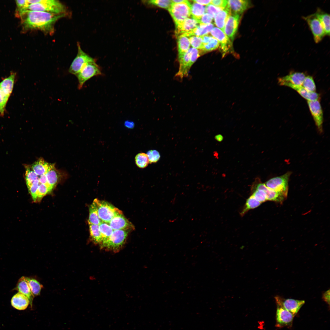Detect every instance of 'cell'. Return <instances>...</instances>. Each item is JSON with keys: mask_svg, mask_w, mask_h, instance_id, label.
<instances>
[{"mask_svg": "<svg viewBox=\"0 0 330 330\" xmlns=\"http://www.w3.org/2000/svg\"><path fill=\"white\" fill-rule=\"evenodd\" d=\"M65 15L26 10L19 14L17 16L21 18L24 31L38 30L51 34L54 32L56 22Z\"/></svg>", "mask_w": 330, "mask_h": 330, "instance_id": "obj_1", "label": "cell"}, {"mask_svg": "<svg viewBox=\"0 0 330 330\" xmlns=\"http://www.w3.org/2000/svg\"><path fill=\"white\" fill-rule=\"evenodd\" d=\"M27 10L47 12L55 14H66V8L56 0H28Z\"/></svg>", "mask_w": 330, "mask_h": 330, "instance_id": "obj_2", "label": "cell"}, {"mask_svg": "<svg viewBox=\"0 0 330 330\" xmlns=\"http://www.w3.org/2000/svg\"><path fill=\"white\" fill-rule=\"evenodd\" d=\"M128 233L127 230H114L108 239L100 246V248L107 251L117 252L124 244Z\"/></svg>", "mask_w": 330, "mask_h": 330, "instance_id": "obj_3", "label": "cell"}, {"mask_svg": "<svg viewBox=\"0 0 330 330\" xmlns=\"http://www.w3.org/2000/svg\"><path fill=\"white\" fill-rule=\"evenodd\" d=\"M175 25H178L191 15V5L187 0L178 3H173L168 9Z\"/></svg>", "mask_w": 330, "mask_h": 330, "instance_id": "obj_4", "label": "cell"}, {"mask_svg": "<svg viewBox=\"0 0 330 330\" xmlns=\"http://www.w3.org/2000/svg\"><path fill=\"white\" fill-rule=\"evenodd\" d=\"M96 204L99 217L102 222L108 223L112 218L122 211L111 204L97 199L94 200Z\"/></svg>", "mask_w": 330, "mask_h": 330, "instance_id": "obj_5", "label": "cell"}, {"mask_svg": "<svg viewBox=\"0 0 330 330\" xmlns=\"http://www.w3.org/2000/svg\"><path fill=\"white\" fill-rule=\"evenodd\" d=\"M101 73L100 68L94 59L88 62L76 76L79 82L78 89H81L84 83L90 79L101 75Z\"/></svg>", "mask_w": 330, "mask_h": 330, "instance_id": "obj_6", "label": "cell"}, {"mask_svg": "<svg viewBox=\"0 0 330 330\" xmlns=\"http://www.w3.org/2000/svg\"><path fill=\"white\" fill-rule=\"evenodd\" d=\"M291 174L290 171L279 176L270 178L265 184L269 188L280 193L287 196L288 190V181Z\"/></svg>", "mask_w": 330, "mask_h": 330, "instance_id": "obj_7", "label": "cell"}, {"mask_svg": "<svg viewBox=\"0 0 330 330\" xmlns=\"http://www.w3.org/2000/svg\"><path fill=\"white\" fill-rule=\"evenodd\" d=\"M302 18L310 28L315 42L316 43L320 42L326 35L320 21L315 13L303 16Z\"/></svg>", "mask_w": 330, "mask_h": 330, "instance_id": "obj_8", "label": "cell"}, {"mask_svg": "<svg viewBox=\"0 0 330 330\" xmlns=\"http://www.w3.org/2000/svg\"><path fill=\"white\" fill-rule=\"evenodd\" d=\"M78 53L68 70L71 74L77 76L82 67L88 62L94 59L85 53L77 43Z\"/></svg>", "mask_w": 330, "mask_h": 330, "instance_id": "obj_9", "label": "cell"}, {"mask_svg": "<svg viewBox=\"0 0 330 330\" xmlns=\"http://www.w3.org/2000/svg\"><path fill=\"white\" fill-rule=\"evenodd\" d=\"M307 104L311 114L318 131L323 132V112L319 101H307Z\"/></svg>", "mask_w": 330, "mask_h": 330, "instance_id": "obj_10", "label": "cell"}, {"mask_svg": "<svg viewBox=\"0 0 330 330\" xmlns=\"http://www.w3.org/2000/svg\"><path fill=\"white\" fill-rule=\"evenodd\" d=\"M178 60L179 68L175 77L177 79L181 81L183 78L188 76L189 70L193 64L189 50L185 53L178 55Z\"/></svg>", "mask_w": 330, "mask_h": 330, "instance_id": "obj_11", "label": "cell"}, {"mask_svg": "<svg viewBox=\"0 0 330 330\" xmlns=\"http://www.w3.org/2000/svg\"><path fill=\"white\" fill-rule=\"evenodd\" d=\"M275 299L277 304L281 306L294 316L305 303L304 300L284 299L279 296H276Z\"/></svg>", "mask_w": 330, "mask_h": 330, "instance_id": "obj_12", "label": "cell"}, {"mask_svg": "<svg viewBox=\"0 0 330 330\" xmlns=\"http://www.w3.org/2000/svg\"><path fill=\"white\" fill-rule=\"evenodd\" d=\"M276 326L277 328L290 327L295 316L280 305L277 304Z\"/></svg>", "mask_w": 330, "mask_h": 330, "instance_id": "obj_13", "label": "cell"}, {"mask_svg": "<svg viewBox=\"0 0 330 330\" xmlns=\"http://www.w3.org/2000/svg\"><path fill=\"white\" fill-rule=\"evenodd\" d=\"M213 37L217 39L220 44V48L223 56L229 53L232 47V43L229 38L221 29L214 28L210 31Z\"/></svg>", "mask_w": 330, "mask_h": 330, "instance_id": "obj_14", "label": "cell"}, {"mask_svg": "<svg viewBox=\"0 0 330 330\" xmlns=\"http://www.w3.org/2000/svg\"><path fill=\"white\" fill-rule=\"evenodd\" d=\"M256 183L253 189L263 190L266 193L267 200L272 201L281 204L287 197L282 193L269 188L265 184L259 181Z\"/></svg>", "mask_w": 330, "mask_h": 330, "instance_id": "obj_15", "label": "cell"}, {"mask_svg": "<svg viewBox=\"0 0 330 330\" xmlns=\"http://www.w3.org/2000/svg\"><path fill=\"white\" fill-rule=\"evenodd\" d=\"M240 17L239 15L231 14L225 25L223 32L232 41L233 40L237 33Z\"/></svg>", "mask_w": 330, "mask_h": 330, "instance_id": "obj_16", "label": "cell"}, {"mask_svg": "<svg viewBox=\"0 0 330 330\" xmlns=\"http://www.w3.org/2000/svg\"><path fill=\"white\" fill-rule=\"evenodd\" d=\"M306 76L303 72H293L282 77L279 78L278 82L280 86H285L287 84H290L298 86H302Z\"/></svg>", "mask_w": 330, "mask_h": 330, "instance_id": "obj_17", "label": "cell"}, {"mask_svg": "<svg viewBox=\"0 0 330 330\" xmlns=\"http://www.w3.org/2000/svg\"><path fill=\"white\" fill-rule=\"evenodd\" d=\"M108 224L113 230H127L133 228L132 224L124 217L122 213L114 216Z\"/></svg>", "mask_w": 330, "mask_h": 330, "instance_id": "obj_18", "label": "cell"}, {"mask_svg": "<svg viewBox=\"0 0 330 330\" xmlns=\"http://www.w3.org/2000/svg\"><path fill=\"white\" fill-rule=\"evenodd\" d=\"M250 5L249 1L227 0V7L230 10L231 14L240 15L249 8Z\"/></svg>", "mask_w": 330, "mask_h": 330, "instance_id": "obj_19", "label": "cell"}, {"mask_svg": "<svg viewBox=\"0 0 330 330\" xmlns=\"http://www.w3.org/2000/svg\"><path fill=\"white\" fill-rule=\"evenodd\" d=\"M199 24V22L193 18H187L181 23L176 26V36L190 32Z\"/></svg>", "mask_w": 330, "mask_h": 330, "instance_id": "obj_20", "label": "cell"}, {"mask_svg": "<svg viewBox=\"0 0 330 330\" xmlns=\"http://www.w3.org/2000/svg\"><path fill=\"white\" fill-rule=\"evenodd\" d=\"M15 289L28 298L32 307L34 296L31 291L26 277L22 276L19 279Z\"/></svg>", "mask_w": 330, "mask_h": 330, "instance_id": "obj_21", "label": "cell"}, {"mask_svg": "<svg viewBox=\"0 0 330 330\" xmlns=\"http://www.w3.org/2000/svg\"><path fill=\"white\" fill-rule=\"evenodd\" d=\"M11 302L12 306L19 310L26 309L30 304L28 298L24 295L19 292L13 296Z\"/></svg>", "mask_w": 330, "mask_h": 330, "instance_id": "obj_22", "label": "cell"}, {"mask_svg": "<svg viewBox=\"0 0 330 330\" xmlns=\"http://www.w3.org/2000/svg\"><path fill=\"white\" fill-rule=\"evenodd\" d=\"M285 86L290 87L296 91L302 97L307 101H314L319 98V94L316 92H310L306 90L302 86L287 84Z\"/></svg>", "mask_w": 330, "mask_h": 330, "instance_id": "obj_23", "label": "cell"}, {"mask_svg": "<svg viewBox=\"0 0 330 330\" xmlns=\"http://www.w3.org/2000/svg\"><path fill=\"white\" fill-rule=\"evenodd\" d=\"M213 27L214 25L211 23L208 24H199L196 28L191 31L183 34L188 37L192 36L201 37L207 35Z\"/></svg>", "mask_w": 330, "mask_h": 330, "instance_id": "obj_24", "label": "cell"}, {"mask_svg": "<svg viewBox=\"0 0 330 330\" xmlns=\"http://www.w3.org/2000/svg\"><path fill=\"white\" fill-rule=\"evenodd\" d=\"M230 15V10L227 6L226 8L218 12L214 17L215 25L223 31L226 21Z\"/></svg>", "mask_w": 330, "mask_h": 330, "instance_id": "obj_25", "label": "cell"}, {"mask_svg": "<svg viewBox=\"0 0 330 330\" xmlns=\"http://www.w3.org/2000/svg\"><path fill=\"white\" fill-rule=\"evenodd\" d=\"M203 42L202 50L204 52L211 51L217 49L219 46L218 41L213 37L208 35L201 37Z\"/></svg>", "mask_w": 330, "mask_h": 330, "instance_id": "obj_26", "label": "cell"}, {"mask_svg": "<svg viewBox=\"0 0 330 330\" xmlns=\"http://www.w3.org/2000/svg\"><path fill=\"white\" fill-rule=\"evenodd\" d=\"M315 13L317 17L320 21L324 31L325 35L329 36V14L323 11L319 8H317Z\"/></svg>", "mask_w": 330, "mask_h": 330, "instance_id": "obj_27", "label": "cell"}, {"mask_svg": "<svg viewBox=\"0 0 330 330\" xmlns=\"http://www.w3.org/2000/svg\"><path fill=\"white\" fill-rule=\"evenodd\" d=\"M15 76V73H12L0 82V88L9 97L13 90Z\"/></svg>", "mask_w": 330, "mask_h": 330, "instance_id": "obj_28", "label": "cell"}, {"mask_svg": "<svg viewBox=\"0 0 330 330\" xmlns=\"http://www.w3.org/2000/svg\"><path fill=\"white\" fill-rule=\"evenodd\" d=\"M50 164L42 159H40L33 163L31 168L38 176L45 174L48 170Z\"/></svg>", "mask_w": 330, "mask_h": 330, "instance_id": "obj_29", "label": "cell"}, {"mask_svg": "<svg viewBox=\"0 0 330 330\" xmlns=\"http://www.w3.org/2000/svg\"><path fill=\"white\" fill-rule=\"evenodd\" d=\"M177 37L179 55L186 52L190 49V44L188 37L185 35H181Z\"/></svg>", "mask_w": 330, "mask_h": 330, "instance_id": "obj_30", "label": "cell"}, {"mask_svg": "<svg viewBox=\"0 0 330 330\" xmlns=\"http://www.w3.org/2000/svg\"><path fill=\"white\" fill-rule=\"evenodd\" d=\"M48 185L52 189L57 182L58 177L54 165L50 164L45 174Z\"/></svg>", "mask_w": 330, "mask_h": 330, "instance_id": "obj_31", "label": "cell"}, {"mask_svg": "<svg viewBox=\"0 0 330 330\" xmlns=\"http://www.w3.org/2000/svg\"><path fill=\"white\" fill-rule=\"evenodd\" d=\"M88 224L99 225L102 221L99 218L96 203L93 201L89 207Z\"/></svg>", "mask_w": 330, "mask_h": 330, "instance_id": "obj_32", "label": "cell"}, {"mask_svg": "<svg viewBox=\"0 0 330 330\" xmlns=\"http://www.w3.org/2000/svg\"><path fill=\"white\" fill-rule=\"evenodd\" d=\"M91 239L95 244L100 245L102 239L99 229V225L89 224Z\"/></svg>", "mask_w": 330, "mask_h": 330, "instance_id": "obj_33", "label": "cell"}, {"mask_svg": "<svg viewBox=\"0 0 330 330\" xmlns=\"http://www.w3.org/2000/svg\"><path fill=\"white\" fill-rule=\"evenodd\" d=\"M205 12L206 7L203 5L195 2L191 5V13L192 17L199 22Z\"/></svg>", "mask_w": 330, "mask_h": 330, "instance_id": "obj_34", "label": "cell"}, {"mask_svg": "<svg viewBox=\"0 0 330 330\" xmlns=\"http://www.w3.org/2000/svg\"><path fill=\"white\" fill-rule=\"evenodd\" d=\"M28 285L34 296H36L40 294L42 285L36 280L33 278L26 277Z\"/></svg>", "mask_w": 330, "mask_h": 330, "instance_id": "obj_35", "label": "cell"}, {"mask_svg": "<svg viewBox=\"0 0 330 330\" xmlns=\"http://www.w3.org/2000/svg\"><path fill=\"white\" fill-rule=\"evenodd\" d=\"M99 227L102 239L101 244L108 239L111 235L114 230L112 228L108 223L103 222L99 225Z\"/></svg>", "mask_w": 330, "mask_h": 330, "instance_id": "obj_36", "label": "cell"}, {"mask_svg": "<svg viewBox=\"0 0 330 330\" xmlns=\"http://www.w3.org/2000/svg\"><path fill=\"white\" fill-rule=\"evenodd\" d=\"M261 204L251 195L247 200L244 207L240 213L241 215H244L249 210L258 207Z\"/></svg>", "mask_w": 330, "mask_h": 330, "instance_id": "obj_37", "label": "cell"}, {"mask_svg": "<svg viewBox=\"0 0 330 330\" xmlns=\"http://www.w3.org/2000/svg\"><path fill=\"white\" fill-rule=\"evenodd\" d=\"M135 160L137 166L140 168H145L149 163L147 154L143 152L138 154L135 157Z\"/></svg>", "mask_w": 330, "mask_h": 330, "instance_id": "obj_38", "label": "cell"}, {"mask_svg": "<svg viewBox=\"0 0 330 330\" xmlns=\"http://www.w3.org/2000/svg\"><path fill=\"white\" fill-rule=\"evenodd\" d=\"M25 168V179L28 188L35 181L38 179L39 177L30 166H26Z\"/></svg>", "mask_w": 330, "mask_h": 330, "instance_id": "obj_39", "label": "cell"}, {"mask_svg": "<svg viewBox=\"0 0 330 330\" xmlns=\"http://www.w3.org/2000/svg\"><path fill=\"white\" fill-rule=\"evenodd\" d=\"M302 86L307 91L310 92H315L316 90L315 82L312 76H306Z\"/></svg>", "mask_w": 330, "mask_h": 330, "instance_id": "obj_40", "label": "cell"}, {"mask_svg": "<svg viewBox=\"0 0 330 330\" xmlns=\"http://www.w3.org/2000/svg\"><path fill=\"white\" fill-rule=\"evenodd\" d=\"M190 44L196 49H202L203 47V42L201 37L192 36L189 37Z\"/></svg>", "mask_w": 330, "mask_h": 330, "instance_id": "obj_41", "label": "cell"}, {"mask_svg": "<svg viewBox=\"0 0 330 330\" xmlns=\"http://www.w3.org/2000/svg\"><path fill=\"white\" fill-rule=\"evenodd\" d=\"M9 97L0 88V115L2 116L4 115L5 107Z\"/></svg>", "mask_w": 330, "mask_h": 330, "instance_id": "obj_42", "label": "cell"}, {"mask_svg": "<svg viewBox=\"0 0 330 330\" xmlns=\"http://www.w3.org/2000/svg\"><path fill=\"white\" fill-rule=\"evenodd\" d=\"M147 2L168 9L172 4L171 0H152L148 1Z\"/></svg>", "mask_w": 330, "mask_h": 330, "instance_id": "obj_43", "label": "cell"}, {"mask_svg": "<svg viewBox=\"0 0 330 330\" xmlns=\"http://www.w3.org/2000/svg\"><path fill=\"white\" fill-rule=\"evenodd\" d=\"M52 190L46 185L40 183L38 188L37 200H40L44 196L50 192Z\"/></svg>", "mask_w": 330, "mask_h": 330, "instance_id": "obj_44", "label": "cell"}, {"mask_svg": "<svg viewBox=\"0 0 330 330\" xmlns=\"http://www.w3.org/2000/svg\"><path fill=\"white\" fill-rule=\"evenodd\" d=\"M252 195L256 200L261 203L267 201L266 193L263 190L253 189Z\"/></svg>", "mask_w": 330, "mask_h": 330, "instance_id": "obj_45", "label": "cell"}, {"mask_svg": "<svg viewBox=\"0 0 330 330\" xmlns=\"http://www.w3.org/2000/svg\"><path fill=\"white\" fill-rule=\"evenodd\" d=\"M147 155L148 158L149 163H156L160 159V156L159 152L155 150H151L148 151Z\"/></svg>", "mask_w": 330, "mask_h": 330, "instance_id": "obj_46", "label": "cell"}, {"mask_svg": "<svg viewBox=\"0 0 330 330\" xmlns=\"http://www.w3.org/2000/svg\"><path fill=\"white\" fill-rule=\"evenodd\" d=\"M40 183L38 179L35 181L28 188L34 201L37 200L38 190Z\"/></svg>", "mask_w": 330, "mask_h": 330, "instance_id": "obj_47", "label": "cell"}, {"mask_svg": "<svg viewBox=\"0 0 330 330\" xmlns=\"http://www.w3.org/2000/svg\"><path fill=\"white\" fill-rule=\"evenodd\" d=\"M224 9L216 6L212 4H209L206 7V12L213 18L220 11Z\"/></svg>", "mask_w": 330, "mask_h": 330, "instance_id": "obj_48", "label": "cell"}, {"mask_svg": "<svg viewBox=\"0 0 330 330\" xmlns=\"http://www.w3.org/2000/svg\"><path fill=\"white\" fill-rule=\"evenodd\" d=\"M189 51L190 53L192 62L193 64L200 57V53L198 49L194 48H190Z\"/></svg>", "mask_w": 330, "mask_h": 330, "instance_id": "obj_49", "label": "cell"}, {"mask_svg": "<svg viewBox=\"0 0 330 330\" xmlns=\"http://www.w3.org/2000/svg\"><path fill=\"white\" fill-rule=\"evenodd\" d=\"M213 20V17L207 13H205L201 17L199 21V24H211Z\"/></svg>", "mask_w": 330, "mask_h": 330, "instance_id": "obj_50", "label": "cell"}, {"mask_svg": "<svg viewBox=\"0 0 330 330\" xmlns=\"http://www.w3.org/2000/svg\"><path fill=\"white\" fill-rule=\"evenodd\" d=\"M211 3L216 6L224 9L227 6V0H211Z\"/></svg>", "mask_w": 330, "mask_h": 330, "instance_id": "obj_51", "label": "cell"}, {"mask_svg": "<svg viewBox=\"0 0 330 330\" xmlns=\"http://www.w3.org/2000/svg\"><path fill=\"white\" fill-rule=\"evenodd\" d=\"M322 299L326 303L330 305V290L325 292L323 294Z\"/></svg>", "mask_w": 330, "mask_h": 330, "instance_id": "obj_52", "label": "cell"}, {"mask_svg": "<svg viewBox=\"0 0 330 330\" xmlns=\"http://www.w3.org/2000/svg\"><path fill=\"white\" fill-rule=\"evenodd\" d=\"M38 180L41 184H44L47 185L51 189H52L48 185L47 178L45 174H42L39 177Z\"/></svg>", "mask_w": 330, "mask_h": 330, "instance_id": "obj_53", "label": "cell"}, {"mask_svg": "<svg viewBox=\"0 0 330 330\" xmlns=\"http://www.w3.org/2000/svg\"><path fill=\"white\" fill-rule=\"evenodd\" d=\"M193 1L202 5H208L211 3V0H195Z\"/></svg>", "mask_w": 330, "mask_h": 330, "instance_id": "obj_54", "label": "cell"}, {"mask_svg": "<svg viewBox=\"0 0 330 330\" xmlns=\"http://www.w3.org/2000/svg\"><path fill=\"white\" fill-rule=\"evenodd\" d=\"M215 139L218 142H221L223 139V137L222 135L219 134L215 136Z\"/></svg>", "mask_w": 330, "mask_h": 330, "instance_id": "obj_55", "label": "cell"}]
</instances>
